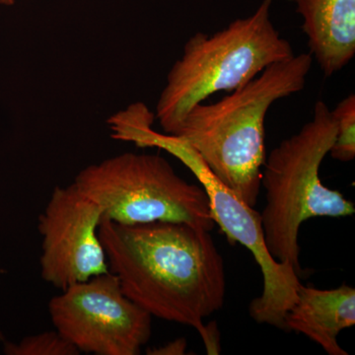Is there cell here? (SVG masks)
Segmentation results:
<instances>
[{
  "label": "cell",
  "mask_w": 355,
  "mask_h": 355,
  "mask_svg": "<svg viewBox=\"0 0 355 355\" xmlns=\"http://www.w3.org/2000/svg\"><path fill=\"white\" fill-rule=\"evenodd\" d=\"M103 218L102 207L73 182L55 187L38 222L44 282L64 291L110 272L99 235Z\"/></svg>",
  "instance_id": "ba28073f"
},
{
  "label": "cell",
  "mask_w": 355,
  "mask_h": 355,
  "mask_svg": "<svg viewBox=\"0 0 355 355\" xmlns=\"http://www.w3.org/2000/svg\"><path fill=\"white\" fill-rule=\"evenodd\" d=\"M8 355H77L78 349L58 331H44L25 336L19 343H4Z\"/></svg>",
  "instance_id": "7c38bea8"
},
{
  "label": "cell",
  "mask_w": 355,
  "mask_h": 355,
  "mask_svg": "<svg viewBox=\"0 0 355 355\" xmlns=\"http://www.w3.org/2000/svg\"><path fill=\"white\" fill-rule=\"evenodd\" d=\"M60 291L49 303L51 322L80 354L137 355L150 338L153 316L125 296L114 273Z\"/></svg>",
  "instance_id": "52a82bcc"
},
{
  "label": "cell",
  "mask_w": 355,
  "mask_h": 355,
  "mask_svg": "<svg viewBox=\"0 0 355 355\" xmlns=\"http://www.w3.org/2000/svg\"><path fill=\"white\" fill-rule=\"evenodd\" d=\"M336 125L326 103L315 104L312 120L282 140L266 158L261 186L266 190L261 228L268 252L301 275L299 229L314 217H345L354 203L322 183L320 167L336 139Z\"/></svg>",
  "instance_id": "277c9868"
},
{
  "label": "cell",
  "mask_w": 355,
  "mask_h": 355,
  "mask_svg": "<svg viewBox=\"0 0 355 355\" xmlns=\"http://www.w3.org/2000/svg\"><path fill=\"white\" fill-rule=\"evenodd\" d=\"M354 324L355 289L347 284L330 291L301 284L284 318V330L303 334L329 355L349 354L338 345V336Z\"/></svg>",
  "instance_id": "30bf717a"
},
{
  "label": "cell",
  "mask_w": 355,
  "mask_h": 355,
  "mask_svg": "<svg viewBox=\"0 0 355 355\" xmlns=\"http://www.w3.org/2000/svg\"><path fill=\"white\" fill-rule=\"evenodd\" d=\"M155 116L149 111L132 114L123 123L121 139L139 148H158L171 154L195 175L209 198L214 223L232 245L239 243L253 254L263 275V292L250 303L249 314L259 324L284 330L287 311L297 298L298 272L279 263L268 252L260 212L250 207L234 191L222 183L202 158L183 139L154 130Z\"/></svg>",
  "instance_id": "5b68a950"
},
{
  "label": "cell",
  "mask_w": 355,
  "mask_h": 355,
  "mask_svg": "<svg viewBox=\"0 0 355 355\" xmlns=\"http://www.w3.org/2000/svg\"><path fill=\"white\" fill-rule=\"evenodd\" d=\"M73 183L116 223L179 222L207 231L216 225L205 189L157 154H119L84 168Z\"/></svg>",
  "instance_id": "8992f818"
},
{
  "label": "cell",
  "mask_w": 355,
  "mask_h": 355,
  "mask_svg": "<svg viewBox=\"0 0 355 355\" xmlns=\"http://www.w3.org/2000/svg\"><path fill=\"white\" fill-rule=\"evenodd\" d=\"M336 125L331 157L340 162H350L355 157V96L349 94L331 111Z\"/></svg>",
  "instance_id": "8fae6325"
},
{
  "label": "cell",
  "mask_w": 355,
  "mask_h": 355,
  "mask_svg": "<svg viewBox=\"0 0 355 355\" xmlns=\"http://www.w3.org/2000/svg\"><path fill=\"white\" fill-rule=\"evenodd\" d=\"M99 235L110 272L132 302L153 317L193 327L209 354L220 352L214 323L223 307L226 273L210 231L179 222L121 224L102 219Z\"/></svg>",
  "instance_id": "6da1fadb"
},
{
  "label": "cell",
  "mask_w": 355,
  "mask_h": 355,
  "mask_svg": "<svg viewBox=\"0 0 355 355\" xmlns=\"http://www.w3.org/2000/svg\"><path fill=\"white\" fill-rule=\"evenodd\" d=\"M15 3V0H0L1 6H11Z\"/></svg>",
  "instance_id": "5bb4252c"
},
{
  "label": "cell",
  "mask_w": 355,
  "mask_h": 355,
  "mask_svg": "<svg viewBox=\"0 0 355 355\" xmlns=\"http://www.w3.org/2000/svg\"><path fill=\"white\" fill-rule=\"evenodd\" d=\"M312 62L304 53L270 65L223 99L196 105L173 135L186 140L222 183L254 207L266 162V114L273 103L304 89Z\"/></svg>",
  "instance_id": "7a4b0ae2"
},
{
  "label": "cell",
  "mask_w": 355,
  "mask_h": 355,
  "mask_svg": "<svg viewBox=\"0 0 355 355\" xmlns=\"http://www.w3.org/2000/svg\"><path fill=\"white\" fill-rule=\"evenodd\" d=\"M275 0H263L252 15L238 18L221 31L198 32L184 44L156 105L163 132L174 135L196 105L214 93L236 89L277 62L293 57L291 43L270 20Z\"/></svg>",
  "instance_id": "3957f363"
},
{
  "label": "cell",
  "mask_w": 355,
  "mask_h": 355,
  "mask_svg": "<svg viewBox=\"0 0 355 355\" xmlns=\"http://www.w3.org/2000/svg\"><path fill=\"white\" fill-rule=\"evenodd\" d=\"M186 338H180L172 342L166 343L161 347H154L147 350L146 354L150 355H183L186 354L187 350Z\"/></svg>",
  "instance_id": "4fadbf2b"
},
{
  "label": "cell",
  "mask_w": 355,
  "mask_h": 355,
  "mask_svg": "<svg viewBox=\"0 0 355 355\" xmlns=\"http://www.w3.org/2000/svg\"><path fill=\"white\" fill-rule=\"evenodd\" d=\"M302 16L310 55L326 76L352 62L355 55V0H293Z\"/></svg>",
  "instance_id": "9c48e42d"
}]
</instances>
